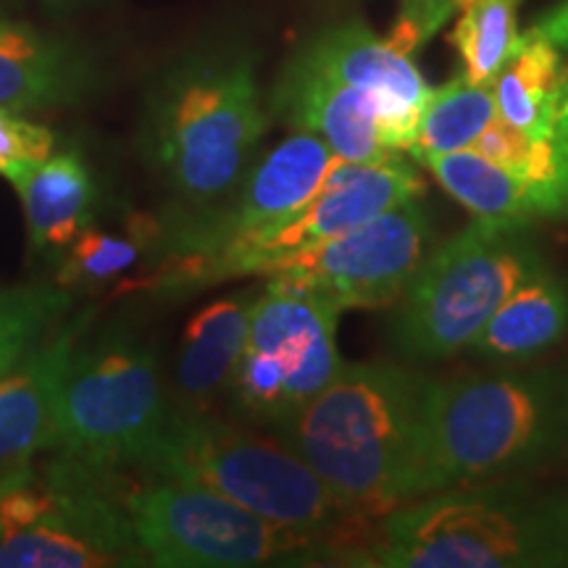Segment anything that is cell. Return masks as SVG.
Here are the masks:
<instances>
[{
    "label": "cell",
    "mask_w": 568,
    "mask_h": 568,
    "mask_svg": "<svg viewBox=\"0 0 568 568\" xmlns=\"http://www.w3.org/2000/svg\"><path fill=\"white\" fill-rule=\"evenodd\" d=\"M24 205L30 245L40 255H61L84 230L95 213V182L80 155L63 151L13 184Z\"/></svg>",
    "instance_id": "obj_19"
},
{
    "label": "cell",
    "mask_w": 568,
    "mask_h": 568,
    "mask_svg": "<svg viewBox=\"0 0 568 568\" xmlns=\"http://www.w3.org/2000/svg\"><path fill=\"white\" fill-rule=\"evenodd\" d=\"M145 234H111L101 230H84L80 237L61 253L59 287H122L124 276L140 266L145 251Z\"/></svg>",
    "instance_id": "obj_25"
},
{
    "label": "cell",
    "mask_w": 568,
    "mask_h": 568,
    "mask_svg": "<svg viewBox=\"0 0 568 568\" xmlns=\"http://www.w3.org/2000/svg\"><path fill=\"white\" fill-rule=\"evenodd\" d=\"M493 92L497 116L568 153V59L537 24L518 34L514 53L497 71Z\"/></svg>",
    "instance_id": "obj_16"
},
{
    "label": "cell",
    "mask_w": 568,
    "mask_h": 568,
    "mask_svg": "<svg viewBox=\"0 0 568 568\" xmlns=\"http://www.w3.org/2000/svg\"><path fill=\"white\" fill-rule=\"evenodd\" d=\"M92 316L84 311L71 322H59L17 366L0 374V479L55 447L63 376Z\"/></svg>",
    "instance_id": "obj_13"
},
{
    "label": "cell",
    "mask_w": 568,
    "mask_h": 568,
    "mask_svg": "<svg viewBox=\"0 0 568 568\" xmlns=\"http://www.w3.org/2000/svg\"><path fill=\"white\" fill-rule=\"evenodd\" d=\"M272 113L297 132L322 138L347 163H376L395 155L374 98L301 59L290 61L276 82Z\"/></svg>",
    "instance_id": "obj_14"
},
{
    "label": "cell",
    "mask_w": 568,
    "mask_h": 568,
    "mask_svg": "<svg viewBox=\"0 0 568 568\" xmlns=\"http://www.w3.org/2000/svg\"><path fill=\"white\" fill-rule=\"evenodd\" d=\"M138 468L213 489L266 521L318 539L339 564L364 566L372 521L347 514L282 437L240 429L209 410H172Z\"/></svg>",
    "instance_id": "obj_2"
},
{
    "label": "cell",
    "mask_w": 568,
    "mask_h": 568,
    "mask_svg": "<svg viewBox=\"0 0 568 568\" xmlns=\"http://www.w3.org/2000/svg\"><path fill=\"white\" fill-rule=\"evenodd\" d=\"M69 308V293L48 284L0 287V374L17 366Z\"/></svg>",
    "instance_id": "obj_24"
},
{
    "label": "cell",
    "mask_w": 568,
    "mask_h": 568,
    "mask_svg": "<svg viewBox=\"0 0 568 568\" xmlns=\"http://www.w3.org/2000/svg\"><path fill=\"white\" fill-rule=\"evenodd\" d=\"M295 59L368 92L382 111L387 145L395 153L410 151L418 116L432 95L410 53L400 51L387 38L379 40L358 21H351L316 34Z\"/></svg>",
    "instance_id": "obj_12"
},
{
    "label": "cell",
    "mask_w": 568,
    "mask_h": 568,
    "mask_svg": "<svg viewBox=\"0 0 568 568\" xmlns=\"http://www.w3.org/2000/svg\"><path fill=\"white\" fill-rule=\"evenodd\" d=\"M55 148V134L48 126L19 116V111L0 109V176L19 184L32 174Z\"/></svg>",
    "instance_id": "obj_27"
},
{
    "label": "cell",
    "mask_w": 568,
    "mask_h": 568,
    "mask_svg": "<svg viewBox=\"0 0 568 568\" xmlns=\"http://www.w3.org/2000/svg\"><path fill=\"white\" fill-rule=\"evenodd\" d=\"M518 0H456L458 19L450 42L474 84H493L518 42Z\"/></svg>",
    "instance_id": "obj_23"
},
{
    "label": "cell",
    "mask_w": 568,
    "mask_h": 568,
    "mask_svg": "<svg viewBox=\"0 0 568 568\" xmlns=\"http://www.w3.org/2000/svg\"><path fill=\"white\" fill-rule=\"evenodd\" d=\"M432 251V222L422 197L372 222L287 255L268 268L266 290L311 295L335 308H385L406 293Z\"/></svg>",
    "instance_id": "obj_10"
},
{
    "label": "cell",
    "mask_w": 568,
    "mask_h": 568,
    "mask_svg": "<svg viewBox=\"0 0 568 568\" xmlns=\"http://www.w3.org/2000/svg\"><path fill=\"white\" fill-rule=\"evenodd\" d=\"M339 161L322 138L295 130L255 161L222 203L182 209L161 222L159 245L166 247V261L142 287L184 293L237 280L245 253L293 222L322 193Z\"/></svg>",
    "instance_id": "obj_6"
},
{
    "label": "cell",
    "mask_w": 568,
    "mask_h": 568,
    "mask_svg": "<svg viewBox=\"0 0 568 568\" xmlns=\"http://www.w3.org/2000/svg\"><path fill=\"white\" fill-rule=\"evenodd\" d=\"M343 311L311 295L261 290L255 301L247 347L280 358L287 376V406L295 416L343 372L337 322ZM287 416V418H290Z\"/></svg>",
    "instance_id": "obj_15"
},
{
    "label": "cell",
    "mask_w": 568,
    "mask_h": 568,
    "mask_svg": "<svg viewBox=\"0 0 568 568\" xmlns=\"http://www.w3.org/2000/svg\"><path fill=\"white\" fill-rule=\"evenodd\" d=\"M568 329V287L545 261L495 311L471 351L487 361H521L548 351Z\"/></svg>",
    "instance_id": "obj_20"
},
{
    "label": "cell",
    "mask_w": 568,
    "mask_h": 568,
    "mask_svg": "<svg viewBox=\"0 0 568 568\" xmlns=\"http://www.w3.org/2000/svg\"><path fill=\"white\" fill-rule=\"evenodd\" d=\"M568 445V372H468L429 379L424 495L548 464Z\"/></svg>",
    "instance_id": "obj_3"
},
{
    "label": "cell",
    "mask_w": 568,
    "mask_h": 568,
    "mask_svg": "<svg viewBox=\"0 0 568 568\" xmlns=\"http://www.w3.org/2000/svg\"><path fill=\"white\" fill-rule=\"evenodd\" d=\"M148 485L124 489L138 548L151 566L251 568L303 564L301 558L337 560L335 552L303 531L280 527L230 497L193 481L151 474Z\"/></svg>",
    "instance_id": "obj_9"
},
{
    "label": "cell",
    "mask_w": 568,
    "mask_h": 568,
    "mask_svg": "<svg viewBox=\"0 0 568 568\" xmlns=\"http://www.w3.org/2000/svg\"><path fill=\"white\" fill-rule=\"evenodd\" d=\"M422 195V176L414 163L400 159V153L376 163L339 161L322 193L305 205L293 222L272 232L245 253L237 276H264L276 261L339 237Z\"/></svg>",
    "instance_id": "obj_11"
},
{
    "label": "cell",
    "mask_w": 568,
    "mask_h": 568,
    "mask_svg": "<svg viewBox=\"0 0 568 568\" xmlns=\"http://www.w3.org/2000/svg\"><path fill=\"white\" fill-rule=\"evenodd\" d=\"M55 3H69V0H55Z\"/></svg>",
    "instance_id": "obj_29"
},
{
    "label": "cell",
    "mask_w": 568,
    "mask_h": 568,
    "mask_svg": "<svg viewBox=\"0 0 568 568\" xmlns=\"http://www.w3.org/2000/svg\"><path fill=\"white\" fill-rule=\"evenodd\" d=\"M537 27L568 53V0L545 13V17L537 21Z\"/></svg>",
    "instance_id": "obj_28"
},
{
    "label": "cell",
    "mask_w": 568,
    "mask_h": 568,
    "mask_svg": "<svg viewBox=\"0 0 568 568\" xmlns=\"http://www.w3.org/2000/svg\"><path fill=\"white\" fill-rule=\"evenodd\" d=\"M169 416L159 355L134 332L113 326L71 355L53 450L92 466L138 468Z\"/></svg>",
    "instance_id": "obj_8"
},
{
    "label": "cell",
    "mask_w": 568,
    "mask_h": 568,
    "mask_svg": "<svg viewBox=\"0 0 568 568\" xmlns=\"http://www.w3.org/2000/svg\"><path fill=\"white\" fill-rule=\"evenodd\" d=\"M542 264L527 226L474 222L432 247L397 297L395 345L418 361H443L466 351L495 311Z\"/></svg>",
    "instance_id": "obj_7"
},
{
    "label": "cell",
    "mask_w": 568,
    "mask_h": 568,
    "mask_svg": "<svg viewBox=\"0 0 568 568\" xmlns=\"http://www.w3.org/2000/svg\"><path fill=\"white\" fill-rule=\"evenodd\" d=\"M497 119L493 84H474L456 77L445 88L432 90L422 116L410 155L416 161L426 155L471 151L474 142Z\"/></svg>",
    "instance_id": "obj_22"
},
{
    "label": "cell",
    "mask_w": 568,
    "mask_h": 568,
    "mask_svg": "<svg viewBox=\"0 0 568 568\" xmlns=\"http://www.w3.org/2000/svg\"><path fill=\"white\" fill-rule=\"evenodd\" d=\"M266 130L251 59L203 53L169 71L153 92L142 151L184 209H209L243 182Z\"/></svg>",
    "instance_id": "obj_5"
},
{
    "label": "cell",
    "mask_w": 568,
    "mask_h": 568,
    "mask_svg": "<svg viewBox=\"0 0 568 568\" xmlns=\"http://www.w3.org/2000/svg\"><path fill=\"white\" fill-rule=\"evenodd\" d=\"M92 71L74 48L0 19V109L40 111L80 101Z\"/></svg>",
    "instance_id": "obj_17"
},
{
    "label": "cell",
    "mask_w": 568,
    "mask_h": 568,
    "mask_svg": "<svg viewBox=\"0 0 568 568\" xmlns=\"http://www.w3.org/2000/svg\"><path fill=\"white\" fill-rule=\"evenodd\" d=\"M364 566H568V493L497 481L424 495L374 521Z\"/></svg>",
    "instance_id": "obj_4"
},
{
    "label": "cell",
    "mask_w": 568,
    "mask_h": 568,
    "mask_svg": "<svg viewBox=\"0 0 568 568\" xmlns=\"http://www.w3.org/2000/svg\"><path fill=\"white\" fill-rule=\"evenodd\" d=\"M429 379L393 364H345L290 416L282 437L347 514L379 521L424 497Z\"/></svg>",
    "instance_id": "obj_1"
},
{
    "label": "cell",
    "mask_w": 568,
    "mask_h": 568,
    "mask_svg": "<svg viewBox=\"0 0 568 568\" xmlns=\"http://www.w3.org/2000/svg\"><path fill=\"white\" fill-rule=\"evenodd\" d=\"M113 552L59 527H34L0 537V568H113Z\"/></svg>",
    "instance_id": "obj_26"
},
{
    "label": "cell",
    "mask_w": 568,
    "mask_h": 568,
    "mask_svg": "<svg viewBox=\"0 0 568 568\" xmlns=\"http://www.w3.org/2000/svg\"><path fill=\"white\" fill-rule=\"evenodd\" d=\"M424 163L435 180L471 213L474 222L489 226H527L548 216L542 197L527 180L510 174L477 151L426 155Z\"/></svg>",
    "instance_id": "obj_21"
},
{
    "label": "cell",
    "mask_w": 568,
    "mask_h": 568,
    "mask_svg": "<svg viewBox=\"0 0 568 568\" xmlns=\"http://www.w3.org/2000/svg\"><path fill=\"white\" fill-rule=\"evenodd\" d=\"M255 301L258 290H240L205 305L184 326L176 358V385L193 410L230 393L251 335Z\"/></svg>",
    "instance_id": "obj_18"
}]
</instances>
